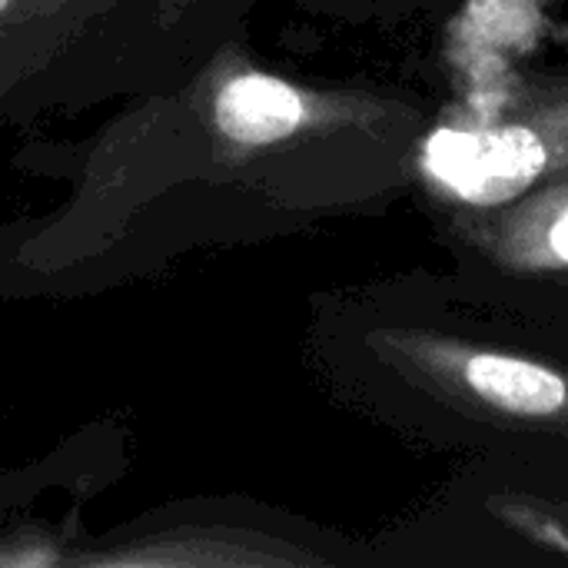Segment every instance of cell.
Wrapping results in <instances>:
<instances>
[{"label": "cell", "instance_id": "obj_1", "mask_svg": "<svg viewBox=\"0 0 568 568\" xmlns=\"http://www.w3.org/2000/svg\"><path fill=\"white\" fill-rule=\"evenodd\" d=\"M542 160L546 150L529 130H443L429 140L433 173L473 203H499L516 196L542 170Z\"/></svg>", "mask_w": 568, "mask_h": 568}, {"label": "cell", "instance_id": "obj_2", "mask_svg": "<svg viewBox=\"0 0 568 568\" xmlns=\"http://www.w3.org/2000/svg\"><path fill=\"white\" fill-rule=\"evenodd\" d=\"M213 126L240 146H266L293 136L306 116L303 97L266 73H233L213 93Z\"/></svg>", "mask_w": 568, "mask_h": 568}, {"label": "cell", "instance_id": "obj_3", "mask_svg": "<svg viewBox=\"0 0 568 568\" xmlns=\"http://www.w3.org/2000/svg\"><path fill=\"white\" fill-rule=\"evenodd\" d=\"M466 376L483 399L523 416H549L566 403V383L536 363L509 356H473Z\"/></svg>", "mask_w": 568, "mask_h": 568}, {"label": "cell", "instance_id": "obj_4", "mask_svg": "<svg viewBox=\"0 0 568 568\" xmlns=\"http://www.w3.org/2000/svg\"><path fill=\"white\" fill-rule=\"evenodd\" d=\"M552 250L568 263V213H562V220L552 226Z\"/></svg>", "mask_w": 568, "mask_h": 568}, {"label": "cell", "instance_id": "obj_5", "mask_svg": "<svg viewBox=\"0 0 568 568\" xmlns=\"http://www.w3.org/2000/svg\"><path fill=\"white\" fill-rule=\"evenodd\" d=\"M13 3H17V0H0V20L13 10Z\"/></svg>", "mask_w": 568, "mask_h": 568}]
</instances>
